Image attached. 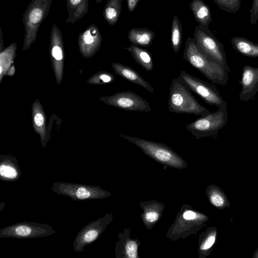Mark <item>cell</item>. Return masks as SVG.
I'll use <instances>...</instances> for the list:
<instances>
[{
    "label": "cell",
    "mask_w": 258,
    "mask_h": 258,
    "mask_svg": "<svg viewBox=\"0 0 258 258\" xmlns=\"http://www.w3.org/2000/svg\"><path fill=\"white\" fill-rule=\"evenodd\" d=\"M183 57L213 84L222 86L227 84L228 72L203 54L197 47L193 38H187Z\"/></svg>",
    "instance_id": "obj_1"
},
{
    "label": "cell",
    "mask_w": 258,
    "mask_h": 258,
    "mask_svg": "<svg viewBox=\"0 0 258 258\" xmlns=\"http://www.w3.org/2000/svg\"><path fill=\"white\" fill-rule=\"evenodd\" d=\"M69 17L66 22L74 23L88 12L89 0H67Z\"/></svg>",
    "instance_id": "obj_20"
},
{
    "label": "cell",
    "mask_w": 258,
    "mask_h": 258,
    "mask_svg": "<svg viewBox=\"0 0 258 258\" xmlns=\"http://www.w3.org/2000/svg\"><path fill=\"white\" fill-rule=\"evenodd\" d=\"M227 120V111L218 109L216 112H210L188 124L186 129L197 139L214 137L226 125Z\"/></svg>",
    "instance_id": "obj_7"
},
{
    "label": "cell",
    "mask_w": 258,
    "mask_h": 258,
    "mask_svg": "<svg viewBox=\"0 0 258 258\" xmlns=\"http://www.w3.org/2000/svg\"><path fill=\"white\" fill-rule=\"evenodd\" d=\"M127 7L130 12H133L136 9L140 0H126Z\"/></svg>",
    "instance_id": "obj_29"
},
{
    "label": "cell",
    "mask_w": 258,
    "mask_h": 258,
    "mask_svg": "<svg viewBox=\"0 0 258 258\" xmlns=\"http://www.w3.org/2000/svg\"><path fill=\"white\" fill-rule=\"evenodd\" d=\"M197 217V214L192 211H186L183 214V218L186 220L195 219Z\"/></svg>",
    "instance_id": "obj_30"
},
{
    "label": "cell",
    "mask_w": 258,
    "mask_h": 258,
    "mask_svg": "<svg viewBox=\"0 0 258 258\" xmlns=\"http://www.w3.org/2000/svg\"><path fill=\"white\" fill-rule=\"evenodd\" d=\"M145 219L149 222H155L157 220L159 217V215L157 213L153 211H150L145 214Z\"/></svg>",
    "instance_id": "obj_28"
},
{
    "label": "cell",
    "mask_w": 258,
    "mask_h": 258,
    "mask_svg": "<svg viewBox=\"0 0 258 258\" xmlns=\"http://www.w3.org/2000/svg\"><path fill=\"white\" fill-rule=\"evenodd\" d=\"M52 0H32L23 16L25 36L23 49H28L35 40L38 30L47 16Z\"/></svg>",
    "instance_id": "obj_4"
},
{
    "label": "cell",
    "mask_w": 258,
    "mask_h": 258,
    "mask_svg": "<svg viewBox=\"0 0 258 258\" xmlns=\"http://www.w3.org/2000/svg\"><path fill=\"white\" fill-rule=\"evenodd\" d=\"M189 7L199 24L209 27L212 21L210 8L203 0H192Z\"/></svg>",
    "instance_id": "obj_17"
},
{
    "label": "cell",
    "mask_w": 258,
    "mask_h": 258,
    "mask_svg": "<svg viewBox=\"0 0 258 258\" xmlns=\"http://www.w3.org/2000/svg\"><path fill=\"white\" fill-rule=\"evenodd\" d=\"M78 42L80 49L85 54L96 51L100 46L102 36L98 27L92 24L80 33Z\"/></svg>",
    "instance_id": "obj_13"
},
{
    "label": "cell",
    "mask_w": 258,
    "mask_h": 258,
    "mask_svg": "<svg viewBox=\"0 0 258 258\" xmlns=\"http://www.w3.org/2000/svg\"><path fill=\"white\" fill-rule=\"evenodd\" d=\"M169 91L168 108L170 112L201 116L210 113L207 108L199 103L191 91L178 78L172 80Z\"/></svg>",
    "instance_id": "obj_2"
},
{
    "label": "cell",
    "mask_w": 258,
    "mask_h": 258,
    "mask_svg": "<svg viewBox=\"0 0 258 258\" xmlns=\"http://www.w3.org/2000/svg\"><path fill=\"white\" fill-rule=\"evenodd\" d=\"M206 234L200 246V249L204 252H209L214 245L217 235L216 227H212L207 229Z\"/></svg>",
    "instance_id": "obj_24"
},
{
    "label": "cell",
    "mask_w": 258,
    "mask_h": 258,
    "mask_svg": "<svg viewBox=\"0 0 258 258\" xmlns=\"http://www.w3.org/2000/svg\"><path fill=\"white\" fill-rule=\"evenodd\" d=\"M239 83L241 85L239 99L243 102L252 99L258 92V67L245 65Z\"/></svg>",
    "instance_id": "obj_12"
},
{
    "label": "cell",
    "mask_w": 258,
    "mask_h": 258,
    "mask_svg": "<svg viewBox=\"0 0 258 258\" xmlns=\"http://www.w3.org/2000/svg\"><path fill=\"white\" fill-rule=\"evenodd\" d=\"M258 20V0H253L250 10V23L255 24Z\"/></svg>",
    "instance_id": "obj_26"
},
{
    "label": "cell",
    "mask_w": 258,
    "mask_h": 258,
    "mask_svg": "<svg viewBox=\"0 0 258 258\" xmlns=\"http://www.w3.org/2000/svg\"><path fill=\"white\" fill-rule=\"evenodd\" d=\"M253 258H258V247L255 250L252 255Z\"/></svg>",
    "instance_id": "obj_32"
},
{
    "label": "cell",
    "mask_w": 258,
    "mask_h": 258,
    "mask_svg": "<svg viewBox=\"0 0 258 258\" xmlns=\"http://www.w3.org/2000/svg\"><path fill=\"white\" fill-rule=\"evenodd\" d=\"M112 219L111 214L94 220L81 229L77 233L73 244L76 252H83L86 246L96 241Z\"/></svg>",
    "instance_id": "obj_10"
},
{
    "label": "cell",
    "mask_w": 258,
    "mask_h": 258,
    "mask_svg": "<svg viewBox=\"0 0 258 258\" xmlns=\"http://www.w3.org/2000/svg\"><path fill=\"white\" fill-rule=\"evenodd\" d=\"M181 24L177 16H174L172 21L171 42V46L175 53H177L182 44Z\"/></svg>",
    "instance_id": "obj_23"
},
{
    "label": "cell",
    "mask_w": 258,
    "mask_h": 258,
    "mask_svg": "<svg viewBox=\"0 0 258 258\" xmlns=\"http://www.w3.org/2000/svg\"><path fill=\"white\" fill-rule=\"evenodd\" d=\"M178 79L191 91L201 97L208 104L227 111V104L223 99L216 86L181 71Z\"/></svg>",
    "instance_id": "obj_5"
},
{
    "label": "cell",
    "mask_w": 258,
    "mask_h": 258,
    "mask_svg": "<svg viewBox=\"0 0 258 258\" xmlns=\"http://www.w3.org/2000/svg\"><path fill=\"white\" fill-rule=\"evenodd\" d=\"M56 233L46 224L23 221L0 229L1 238H28L46 237Z\"/></svg>",
    "instance_id": "obj_8"
},
{
    "label": "cell",
    "mask_w": 258,
    "mask_h": 258,
    "mask_svg": "<svg viewBox=\"0 0 258 258\" xmlns=\"http://www.w3.org/2000/svg\"><path fill=\"white\" fill-rule=\"evenodd\" d=\"M21 169L15 157L1 156L0 158V179L2 181H15L21 176Z\"/></svg>",
    "instance_id": "obj_14"
},
{
    "label": "cell",
    "mask_w": 258,
    "mask_h": 258,
    "mask_svg": "<svg viewBox=\"0 0 258 258\" xmlns=\"http://www.w3.org/2000/svg\"><path fill=\"white\" fill-rule=\"evenodd\" d=\"M6 1H7V0H6Z\"/></svg>",
    "instance_id": "obj_34"
},
{
    "label": "cell",
    "mask_w": 258,
    "mask_h": 258,
    "mask_svg": "<svg viewBox=\"0 0 258 258\" xmlns=\"http://www.w3.org/2000/svg\"><path fill=\"white\" fill-rule=\"evenodd\" d=\"M103 0H96V2L97 3H99L100 2H101V1H102Z\"/></svg>",
    "instance_id": "obj_33"
},
{
    "label": "cell",
    "mask_w": 258,
    "mask_h": 258,
    "mask_svg": "<svg viewBox=\"0 0 258 258\" xmlns=\"http://www.w3.org/2000/svg\"><path fill=\"white\" fill-rule=\"evenodd\" d=\"M34 121L36 125L41 126L44 122V118L43 115L41 113H37L34 117Z\"/></svg>",
    "instance_id": "obj_31"
},
{
    "label": "cell",
    "mask_w": 258,
    "mask_h": 258,
    "mask_svg": "<svg viewBox=\"0 0 258 258\" xmlns=\"http://www.w3.org/2000/svg\"><path fill=\"white\" fill-rule=\"evenodd\" d=\"M206 192L210 203L216 208L223 210L230 207V203L227 195L218 186L210 185Z\"/></svg>",
    "instance_id": "obj_21"
},
{
    "label": "cell",
    "mask_w": 258,
    "mask_h": 258,
    "mask_svg": "<svg viewBox=\"0 0 258 258\" xmlns=\"http://www.w3.org/2000/svg\"><path fill=\"white\" fill-rule=\"evenodd\" d=\"M124 49L129 51L134 59L146 71L151 72L153 70L152 56L148 50L132 44L128 47H124Z\"/></svg>",
    "instance_id": "obj_18"
},
{
    "label": "cell",
    "mask_w": 258,
    "mask_h": 258,
    "mask_svg": "<svg viewBox=\"0 0 258 258\" xmlns=\"http://www.w3.org/2000/svg\"><path fill=\"white\" fill-rule=\"evenodd\" d=\"M233 48L243 55L250 57H258V44L246 38L234 36L231 40Z\"/></svg>",
    "instance_id": "obj_19"
},
{
    "label": "cell",
    "mask_w": 258,
    "mask_h": 258,
    "mask_svg": "<svg viewBox=\"0 0 258 258\" xmlns=\"http://www.w3.org/2000/svg\"><path fill=\"white\" fill-rule=\"evenodd\" d=\"M155 33L147 28H134L129 31L127 38L132 44L149 47L154 38Z\"/></svg>",
    "instance_id": "obj_16"
},
{
    "label": "cell",
    "mask_w": 258,
    "mask_h": 258,
    "mask_svg": "<svg viewBox=\"0 0 258 258\" xmlns=\"http://www.w3.org/2000/svg\"><path fill=\"white\" fill-rule=\"evenodd\" d=\"M221 10L229 13H236L240 9L241 0H213Z\"/></svg>",
    "instance_id": "obj_25"
},
{
    "label": "cell",
    "mask_w": 258,
    "mask_h": 258,
    "mask_svg": "<svg viewBox=\"0 0 258 258\" xmlns=\"http://www.w3.org/2000/svg\"><path fill=\"white\" fill-rule=\"evenodd\" d=\"M112 66L116 75L132 83L141 86L150 93L154 92L153 87L131 67L120 63H113Z\"/></svg>",
    "instance_id": "obj_15"
},
{
    "label": "cell",
    "mask_w": 258,
    "mask_h": 258,
    "mask_svg": "<svg viewBox=\"0 0 258 258\" xmlns=\"http://www.w3.org/2000/svg\"><path fill=\"white\" fill-rule=\"evenodd\" d=\"M105 100L108 104L127 111L147 112L151 111L147 100L131 91L118 92Z\"/></svg>",
    "instance_id": "obj_11"
},
{
    "label": "cell",
    "mask_w": 258,
    "mask_h": 258,
    "mask_svg": "<svg viewBox=\"0 0 258 258\" xmlns=\"http://www.w3.org/2000/svg\"><path fill=\"white\" fill-rule=\"evenodd\" d=\"M126 253L127 257L135 258L137 256V245L133 241L128 242L126 245Z\"/></svg>",
    "instance_id": "obj_27"
},
{
    "label": "cell",
    "mask_w": 258,
    "mask_h": 258,
    "mask_svg": "<svg viewBox=\"0 0 258 258\" xmlns=\"http://www.w3.org/2000/svg\"><path fill=\"white\" fill-rule=\"evenodd\" d=\"M121 136L140 147L146 154L160 162L172 165L181 162L180 157L164 144L127 135Z\"/></svg>",
    "instance_id": "obj_9"
},
{
    "label": "cell",
    "mask_w": 258,
    "mask_h": 258,
    "mask_svg": "<svg viewBox=\"0 0 258 258\" xmlns=\"http://www.w3.org/2000/svg\"><path fill=\"white\" fill-rule=\"evenodd\" d=\"M51 189L58 195L69 197L77 201L104 199L111 195L110 192L98 185L62 181L52 183Z\"/></svg>",
    "instance_id": "obj_6"
},
{
    "label": "cell",
    "mask_w": 258,
    "mask_h": 258,
    "mask_svg": "<svg viewBox=\"0 0 258 258\" xmlns=\"http://www.w3.org/2000/svg\"><path fill=\"white\" fill-rule=\"evenodd\" d=\"M123 0H108L103 10V17L107 22L115 25L120 17Z\"/></svg>",
    "instance_id": "obj_22"
},
{
    "label": "cell",
    "mask_w": 258,
    "mask_h": 258,
    "mask_svg": "<svg viewBox=\"0 0 258 258\" xmlns=\"http://www.w3.org/2000/svg\"><path fill=\"white\" fill-rule=\"evenodd\" d=\"M194 41L198 49L214 62L231 73L223 44L209 27L199 24L194 33Z\"/></svg>",
    "instance_id": "obj_3"
}]
</instances>
